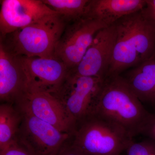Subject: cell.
<instances>
[{
    "instance_id": "11",
    "label": "cell",
    "mask_w": 155,
    "mask_h": 155,
    "mask_svg": "<svg viewBox=\"0 0 155 155\" xmlns=\"http://www.w3.org/2000/svg\"><path fill=\"white\" fill-rule=\"evenodd\" d=\"M1 2V38L46 16L58 14L42 0H3Z\"/></svg>"
},
{
    "instance_id": "16",
    "label": "cell",
    "mask_w": 155,
    "mask_h": 155,
    "mask_svg": "<svg viewBox=\"0 0 155 155\" xmlns=\"http://www.w3.org/2000/svg\"><path fill=\"white\" fill-rule=\"evenodd\" d=\"M90 0H42L66 22L71 23L83 18Z\"/></svg>"
},
{
    "instance_id": "9",
    "label": "cell",
    "mask_w": 155,
    "mask_h": 155,
    "mask_svg": "<svg viewBox=\"0 0 155 155\" xmlns=\"http://www.w3.org/2000/svg\"><path fill=\"white\" fill-rule=\"evenodd\" d=\"M115 38L114 24L98 31L80 63L69 71L80 76L105 79L110 66Z\"/></svg>"
},
{
    "instance_id": "12",
    "label": "cell",
    "mask_w": 155,
    "mask_h": 155,
    "mask_svg": "<svg viewBox=\"0 0 155 155\" xmlns=\"http://www.w3.org/2000/svg\"><path fill=\"white\" fill-rule=\"evenodd\" d=\"M28 91V81L17 57L0 43V101L16 105Z\"/></svg>"
},
{
    "instance_id": "1",
    "label": "cell",
    "mask_w": 155,
    "mask_h": 155,
    "mask_svg": "<svg viewBox=\"0 0 155 155\" xmlns=\"http://www.w3.org/2000/svg\"><path fill=\"white\" fill-rule=\"evenodd\" d=\"M92 114L119 125L132 138L144 134L154 116L121 75L104 79Z\"/></svg>"
},
{
    "instance_id": "3",
    "label": "cell",
    "mask_w": 155,
    "mask_h": 155,
    "mask_svg": "<svg viewBox=\"0 0 155 155\" xmlns=\"http://www.w3.org/2000/svg\"><path fill=\"white\" fill-rule=\"evenodd\" d=\"M67 24L58 14L48 15L1 38L0 43L15 57L55 58Z\"/></svg>"
},
{
    "instance_id": "18",
    "label": "cell",
    "mask_w": 155,
    "mask_h": 155,
    "mask_svg": "<svg viewBox=\"0 0 155 155\" xmlns=\"http://www.w3.org/2000/svg\"><path fill=\"white\" fill-rule=\"evenodd\" d=\"M0 155H35L17 140L0 150Z\"/></svg>"
},
{
    "instance_id": "21",
    "label": "cell",
    "mask_w": 155,
    "mask_h": 155,
    "mask_svg": "<svg viewBox=\"0 0 155 155\" xmlns=\"http://www.w3.org/2000/svg\"><path fill=\"white\" fill-rule=\"evenodd\" d=\"M144 134L148 137L149 138L155 141V114L152 121L151 122Z\"/></svg>"
},
{
    "instance_id": "4",
    "label": "cell",
    "mask_w": 155,
    "mask_h": 155,
    "mask_svg": "<svg viewBox=\"0 0 155 155\" xmlns=\"http://www.w3.org/2000/svg\"><path fill=\"white\" fill-rule=\"evenodd\" d=\"M133 138L119 125L95 115L76 122L72 144L90 155H121Z\"/></svg>"
},
{
    "instance_id": "17",
    "label": "cell",
    "mask_w": 155,
    "mask_h": 155,
    "mask_svg": "<svg viewBox=\"0 0 155 155\" xmlns=\"http://www.w3.org/2000/svg\"><path fill=\"white\" fill-rule=\"evenodd\" d=\"M126 155H155V141L149 138L133 141L125 151Z\"/></svg>"
},
{
    "instance_id": "20",
    "label": "cell",
    "mask_w": 155,
    "mask_h": 155,
    "mask_svg": "<svg viewBox=\"0 0 155 155\" xmlns=\"http://www.w3.org/2000/svg\"><path fill=\"white\" fill-rule=\"evenodd\" d=\"M142 14L155 26V0H146L145 6L141 10Z\"/></svg>"
},
{
    "instance_id": "13",
    "label": "cell",
    "mask_w": 155,
    "mask_h": 155,
    "mask_svg": "<svg viewBox=\"0 0 155 155\" xmlns=\"http://www.w3.org/2000/svg\"><path fill=\"white\" fill-rule=\"evenodd\" d=\"M146 3V0H90L84 17L98 20L109 26L141 11Z\"/></svg>"
},
{
    "instance_id": "19",
    "label": "cell",
    "mask_w": 155,
    "mask_h": 155,
    "mask_svg": "<svg viewBox=\"0 0 155 155\" xmlns=\"http://www.w3.org/2000/svg\"><path fill=\"white\" fill-rule=\"evenodd\" d=\"M56 155H90L78 149L72 144L70 138L65 142Z\"/></svg>"
},
{
    "instance_id": "15",
    "label": "cell",
    "mask_w": 155,
    "mask_h": 155,
    "mask_svg": "<svg viewBox=\"0 0 155 155\" xmlns=\"http://www.w3.org/2000/svg\"><path fill=\"white\" fill-rule=\"evenodd\" d=\"M22 119V112L18 106L1 103L0 150L16 141Z\"/></svg>"
},
{
    "instance_id": "10",
    "label": "cell",
    "mask_w": 155,
    "mask_h": 155,
    "mask_svg": "<svg viewBox=\"0 0 155 155\" xmlns=\"http://www.w3.org/2000/svg\"><path fill=\"white\" fill-rule=\"evenodd\" d=\"M22 110L72 135L76 122L52 95L43 92H28L16 104Z\"/></svg>"
},
{
    "instance_id": "2",
    "label": "cell",
    "mask_w": 155,
    "mask_h": 155,
    "mask_svg": "<svg viewBox=\"0 0 155 155\" xmlns=\"http://www.w3.org/2000/svg\"><path fill=\"white\" fill-rule=\"evenodd\" d=\"M114 25L116 38L107 77L121 75L155 56V26L141 11Z\"/></svg>"
},
{
    "instance_id": "5",
    "label": "cell",
    "mask_w": 155,
    "mask_h": 155,
    "mask_svg": "<svg viewBox=\"0 0 155 155\" xmlns=\"http://www.w3.org/2000/svg\"><path fill=\"white\" fill-rule=\"evenodd\" d=\"M104 79L69 71L58 89L51 94L76 122L92 114Z\"/></svg>"
},
{
    "instance_id": "7",
    "label": "cell",
    "mask_w": 155,
    "mask_h": 155,
    "mask_svg": "<svg viewBox=\"0 0 155 155\" xmlns=\"http://www.w3.org/2000/svg\"><path fill=\"white\" fill-rule=\"evenodd\" d=\"M20 109L22 119L16 140L35 155L57 154L71 135Z\"/></svg>"
},
{
    "instance_id": "8",
    "label": "cell",
    "mask_w": 155,
    "mask_h": 155,
    "mask_svg": "<svg viewBox=\"0 0 155 155\" xmlns=\"http://www.w3.org/2000/svg\"><path fill=\"white\" fill-rule=\"evenodd\" d=\"M17 58L27 77L28 92L52 94L69 72L66 64L58 58Z\"/></svg>"
},
{
    "instance_id": "14",
    "label": "cell",
    "mask_w": 155,
    "mask_h": 155,
    "mask_svg": "<svg viewBox=\"0 0 155 155\" xmlns=\"http://www.w3.org/2000/svg\"><path fill=\"white\" fill-rule=\"evenodd\" d=\"M123 73L120 75L141 102L155 108V56Z\"/></svg>"
},
{
    "instance_id": "6",
    "label": "cell",
    "mask_w": 155,
    "mask_h": 155,
    "mask_svg": "<svg viewBox=\"0 0 155 155\" xmlns=\"http://www.w3.org/2000/svg\"><path fill=\"white\" fill-rule=\"evenodd\" d=\"M106 27L101 21L85 17L67 24L56 46L55 58L63 61L69 70L75 69L97 32Z\"/></svg>"
}]
</instances>
